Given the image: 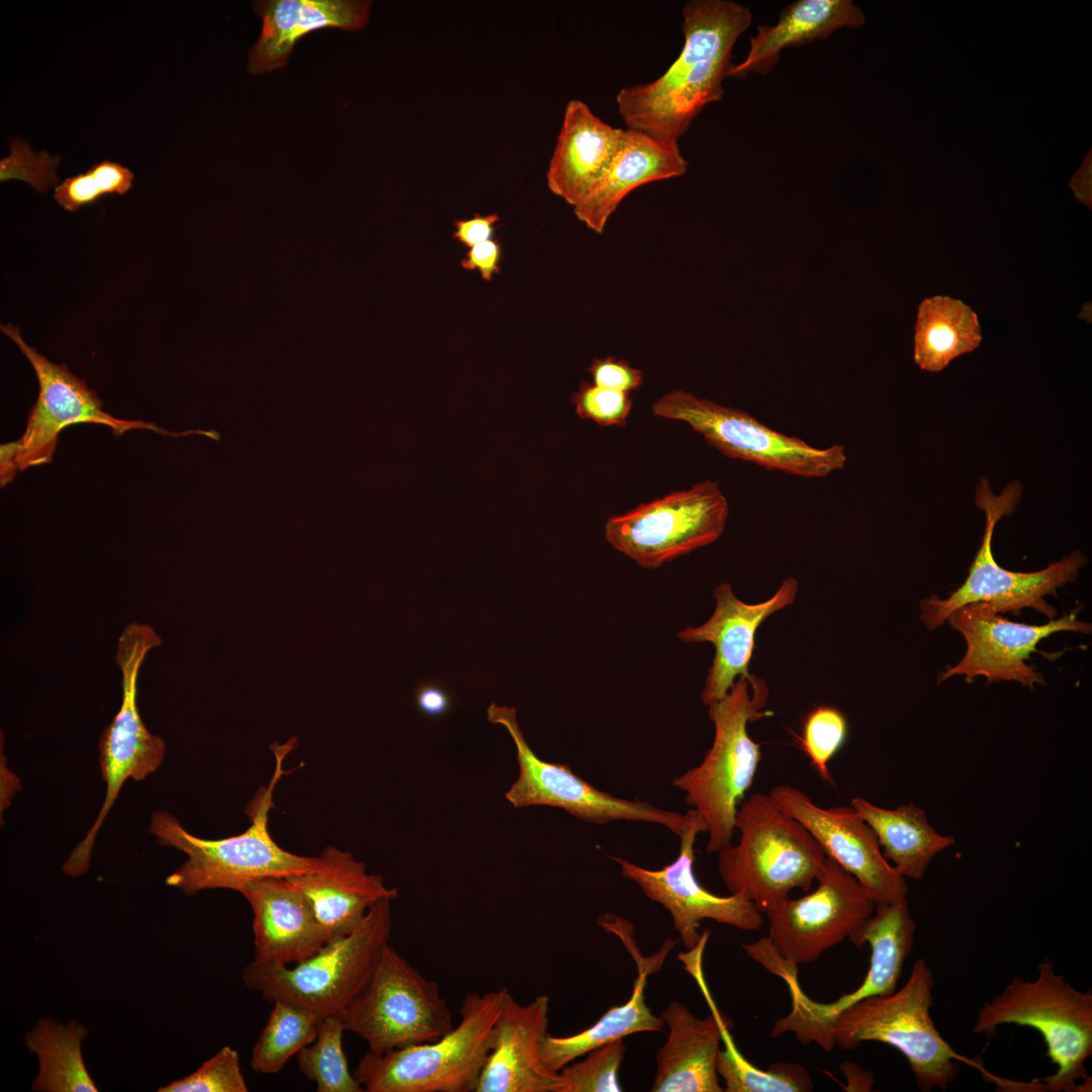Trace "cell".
<instances>
[{
  "label": "cell",
  "instance_id": "obj_1",
  "mask_svg": "<svg viewBox=\"0 0 1092 1092\" xmlns=\"http://www.w3.org/2000/svg\"><path fill=\"white\" fill-rule=\"evenodd\" d=\"M685 43L663 75L617 94L628 129L678 141L709 103L722 99L733 67L732 49L750 25L751 12L728 0H693L682 9Z\"/></svg>",
  "mask_w": 1092,
  "mask_h": 1092
},
{
  "label": "cell",
  "instance_id": "obj_2",
  "mask_svg": "<svg viewBox=\"0 0 1092 1092\" xmlns=\"http://www.w3.org/2000/svg\"><path fill=\"white\" fill-rule=\"evenodd\" d=\"M767 698L763 679L740 675L723 699L708 706L714 739L703 760L671 781L706 822L708 853L732 843L738 807L761 760L760 745L749 736L747 726L764 716Z\"/></svg>",
  "mask_w": 1092,
  "mask_h": 1092
},
{
  "label": "cell",
  "instance_id": "obj_3",
  "mask_svg": "<svg viewBox=\"0 0 1092 1092\" xmlns=\"http://www.w3.org/2000/svg\"><path fill=\"white\" fill-rule=\"evenodd\" d=\"M737 844L718 854V872L730 894H739L761 912L790 897L794 889L809 892L826 854L810 832L783 812L765 793H753L738 807Z\"/></svg>",
  "mask_w": 1092,
  "mask_h": 1092
},
{
  "label": "cell",
  "instance_id": "obj_4",
  "mask_svg": "<svg viewBox=\"0 0 1092 1092\" xmlns=\"http://www.w3.org/2000/svg\"><path fill=\"white\" fill-rule=\"evenodd\" d=\"M1003 1024L1032 1027L1042 1035L1046 1055L1057 1070L1037 1084L1040 1091L1088 1088L1091 1078L1085 1063L1092 1055V993L1073 987L1056 973L1051 960L1038 964L1035 980L1014 977L1001 993L986 1001L972 1032L991 1037Z\"/></svg>",
  "mask_w": 1092,
  "mask_h": 1092
},
{
  "label": "cell",
  "instance_id": "obj_5",
  "mask_svg": "<svg viewBox=\"0 0 1092 1092\" xmlns=\"http://www.w3.org/2000/svg\"><path fill=\"white\" fill-rule=\"evenodd\" d=\"M509 990L468 993L461 1019L440 1038L383 1054L366 1052L353 1074L366 1092H475Z\"/></svg>",
  "mask_w": 1092,
  "mask_h": 1092
},
{
  "label": "cell",
  "instance_id": "obj_6",
  "mask_svg": "<svg viewBox=\"0 0 1092 1092\" xmlns=\"http://www.w3.org/2000/svg\"><path fill=\"white\" fill-rule=\"evenodd\" d=\"M934 985L928 964L917 959L900 990L863 999L835 1017L830 1027L835 1045L889 1044L906 1058L919 1090H945L957 1080L960 1062L979 1065L958 1054L936 1028L930 1016Z\"/></svg>",
  "mask_w": 1092,
  "mask_h": 1092
},
{
  "label": "cell",
  "instance_id": "obj_7",
  "mask_svg": "<svg viewBox=\"0 0 1092 1092\" xmlns=\"http://www.w3.org/2000/svg\"><path fill=\"white\" fill-rule=\"evenodd\" d=\"M286 752H276L277 767L268 788L257 800L252 824L243 833L222 839L197 837L170 813L157 811L150 822V832L159 843L172 846L187 859L165 882L184 894L208 889L237 892L248 884L269 877L286 878L314 870L318 856H302L280 847L268 830V814L273 806V791L282 769Z\"/></svg>",
  "mask_w": 1092,
  "mask_h": 1092
},
{
  "label": "cell",
  "instance_id": "obj_8",
  "mask_svg": "<svg viewBox=\"0 0 1092 1092\" xmlns=\"http://www.w3.org/2000/svg\"><path fill=\"white\" fill-rule=\"evenodd\" d=\"M391 899L370 908L348 934L329 940L294 966L250 962L243 982L269 1002L284 1000L321 1019L343 1015L370 977L391 931Z\"/></svg>",
  "mask_w": 1092,
  "mask_h": 1092
},
{
  "label": "cell",
  "instance_id": "obj_9",
  "mask_svg": "<svg viewBox=\"0 0 1092 1092\" xmlns=\"http://www.w3.org/2000/svg\"><path fill=\"white\" fill-rule=\"evenodd\" d=\"M1022 485L1018 481L1008 484L1001 494L995 495L984 476L976 488L975 504L986 515L982 544L969 569L964 583L947 598L937 596L923 599L920 604V620L929 631L942 626L949 614L972 603H987L997 613H1019L1028 608L1054 620L1057 610L1044 598L1055 596L1058 588L1076 580L1079 570L1087 564V557L1079 550L1054 562L1048 567L1032 571H1010L1001 567L992 553V537L995 525L1005 516H1011L1021 496Z\"/></svg>",
  "mask_w": 1092,
  "mask_h": 1092
},
{
  "label": "cell",
  "instance_id": "obj_10",
  "mask_svg": "<svg viewBox=\"0 0 1092 1092\" xmlns=\"http://www.w3.org/2000/svg\"><path fill=\"white\" fill-rule=\"evenodd\" d=\"M342 1017L346 1031L360 1036L374 1054L433 1041L454 1027L438 984L389 943Z\"/></svg>",
  "mask_w": 1092,
  "mask_h": 1092
},
{
  "label": "cell",
  "instance_id": "obj_11",
  "mask_svg": "<svg viewBox=\"0 0 1092 1092\" xmlns=\"http://www.w3.org/2000/svg\"><path fill=\"white\" fill-rule=\"evenodd\" d=\"M159 645V635L152 626L144 623L128 624L118 638L115 660L122 674L121 705L99 741L100 772L106 784L105 799L87 835L62 867V872L68 876L79 877L88 871L97 832L124 782L128 779L145 780L164 760L166 743L147 729L136 701L140 669L148 652Z\"/></svg>",
  "mask_w": 1092,
  "mask_h": 1092
},
{
  "label": "cell",
  "instance_id": "obj_12",
  "mask_svg": "<svg viewBox=\"0 0 1092 1092\" xmlns=\"http://www.w3.org/2000/svg\"><path fill=\"white\" fill-rule=\"evenodd\" d=\"M655 416L681 421L729 458L751 462L768 470L820 478L841 470L844 446L816 448L782 434L749 414L700 398L684 390L662 395L652 405Z\"/></svg>",
  "mask_w": 1092,
  "mask_h": 1092
},
{
  "label": "cell",
  "instance_id": "obj_13",
  "mask_svg": "<svg viewBox=\"0 0 1092 1092\" xmlns=\"http://www.w3.org/2000/svg\"><path fill=\"white\" fill-rule=\"evenodd\" d=\"M875 910L849 936L857 948L871 945L870 968L861 985L833 1002L820 1003L803 992L798 979L787 981L791 1011L776 1020L769 1031L771 1037L791 1032L802 1044L815 1042L828 1053L835 1048L830 1027L838 1014L863 999L897 990L904 963L914 946L916 923L907 897L878 903Z\"/></svg>",
  "mask_w": 1092,
  "mask_h": 1092
},
{
  "label": "cell",
  "instance_id": "obj_14",
  "mask_svg": "<svg viewBox=\"0 0 1092 1092\" xmlns=\"http://www.w3.org/2000/svg\"><path fill=\"white\" fill-rule=\"evenodd\" d=\"M729 515L719 484L704 480L609 518L605 538L644 568H657L715 542Z\"/></svg>",
  "mask_w": 1092,
  "mask_h": 1092
},
{
  "label": "cell",
  "instance_id": "obj_15",
  "mask_svg": "<svg viewBox=\"0 0 1092 1092\" xmlns=\"http://www.w3.org/2000/svg\"><path fill=\"white\" fill-rule=\"evenodd\" d=\"M487 721L503 725L516 746L519 775L505 795L515 808L556 807L598 825L619 820L654 823L666 827L677 836L687 827L690 811L679 814L647 802L613 796L574 774L567 763L541 759L521 731L515 708L491 703L487 708Z\"/></svg>",
  "mask_w": 1092,
  "mask_h": 1092
},
{
  "label": "cell",
  "instance_id": "obj_16",
  "mask_svg": "<svg viewBox=\"0 0 1092 1092\" xmlns=\"http://www.w3.org/2000/svg\"><path fill=\"white\" fill-rule=\"evenodd\" d=\"M1 331L17 345L31 364L39 387L37 399L28 414L25 431L17 441L16 462L20 470L52 462L60 433L80 423L109 427L117 436L129 430H150L175 438L200 435L214 441L220 439L214 430L171 432L153 423L115 418L102 408V401L85 380L74 375L65 364L51 362L29 346L17 327L1 325Z\"/></svg>",
  "mask_w": 1092,
  "mask_h": 1092
},
{
  "label": "cell",
  "instance_id": "obj_17",
  "mask_svg": "<svg viewBox=\"0 0 1092 1092\" xmlns=\"http://www.w3.org/2000/svg\"><path fill=\"white\" fill-rule=\"evenodd\" d=\"M816 889L766 910L767 939L787 962H815L842 942L874 913L875 902L857 880L826 856Z\"/></svg>",
  "mask_w": 1092,
  "mask_h": 1092
},
{
  "label": "cell",
  "instance_id": "obj_18",
  "mask_svg": "<svg viewBox=\"0 0 1092 1092\" xmlns=\"http://www.w3.org/2000/svg\"><path fill=\"white\" fill-rule=\"evenodd\" d=\"M679 837L675 860L659 870H649L625 858L611 856L620 866L621 876L638 885L651 901L662 905L671 915L673 926L684 946L691 950L702 940L701 921L711 919L744 931L758 930L762 912L739 894L719 896L708 891L694 874V845L699 833L707 832L704 819L694 810Z\"/></svg>",
  "mask_w": 1092,
  "mask_h": 1092
},
{
  "label": "cell",
  "instance_id": "obj_19",
  "mask_svg": "<svg viewBox=\"0 0 1092 1092\" xmlns=\"http://www.w3.org/2000/svg\"><path fill=\"white\" fill-rule=\"evenodd\" d=\"M946 621L960 632L966 642V652L953 666L938 675V684L954 675L968 680L985 676L988 680L1017 681L1033 688L1045 686L1042 673L1026 663L1037 644L1052 634L1062 631L1091 633V624L1077 619L1075 612L1044 625L1012 622L999 615L987 603H972L952 611Z\"/></svg>",
  "mask_w": 1092,
  "mask_h": 1092
},
{
  "label": "cell",
  "instance_id": "obj_20",
  "mask_svg": "<svg viewBox=\"0 0 1092 1092\" xmlns=\"http://www.w3.org/2000/svg\"><path fill=\"white\" fill-rule=\"evenodd\" d=\"M768 795L810 832L826 856L857 880L875 904L907 897L906 878L886 859L874 830L852 806L823 808L790 785H777Z\"/></svg>",
  "mask_w": 1092,
  "mask_h": 1092
},
{
  "label": "cell",
  "instance_id": "obj_21",
  "mask_svg": "<svg viewBox=\"0 0 1092 1092\" xmlns=\"http://www.w3.org/2000/svg\"><path fill=\"white\" fill-rule=\"evenodd\" d=\"M797 592L798 581L788 577L768 600L747 604L734 595L730 583L722 582L714 588L716 607L709 620L678 632L684 642H710L715 647L701 693L706 706L723 699L740 675L750 674L748 666L758 627L774 613L791 606Z\"/></svg>",
  "mask_w": 1092,
  "mask_h": 1092
},
{
  "label": "cell",
  "instance_id": "obj_22",
  "mask_svg": "<svg viewBox=\"0 0 1092 1092\" xmlns=\"http://www.w3.org/2000/svg\"><path fill=\"white\" fill-rule=\"evenodd\" d=\"M549 1001L541 995L521 1005L508 992L475 1092H555L557 1073L549 1072L541 1059Z\"/></svg>",
  "mask_w": 1092,
  "mask_h": 1092
},
{
  "label": "cell",
  "instance_id": "obj_23",
  "mask_svg": "<svg viewBox=\"0 0 1092 1092\" xmlns=\"http://www.w3.org/2000/svg\"><path fill=\"white\" fill-rule=\"evenodd\" d=\"M240 893L253 911V962L295 965L329 941L309 902L286 878L260 879Z\"/></svg>",
  "mask_w": 1092,
  "mask_h": 1092
},
{
  "label": "cell",
  "instance_id": "obj_24",
  "mask_svg": "<svg viewBox=\"0 0 1092 1092\" xmlns=\"http://www.w3.org/2000/svg\"><path fill=\"white\" fill-rule=\"evenodd\" d=\"M286 879L309 902L329 940L351 932L378 901L397 896L380 875L368 874L364 862L332 845L314 870Z\"/></svg>",
  "mask_w": 1092,
  "mask_h": 1092
},
{
  "label": "cell",
  "instance_id": "obj_25",
  "mask_svg": "<svg viewBox=\"0 0 1092 1092\" xmlns=\"http://www.w3.org/2000/svg\"><path fill=\"white\" fill-rule=\"evenodd\" d=\"M705 991L712 1014L699 1018L676 1000L660 1012L668 1028L666 1042L656 1054L652 1092H722L717 1073L723 1029L730 1020L721 1015Z\"/></svg>",
  "mask_w": 1092,
  "mask_h": 1092
},
{
  "label": "cell",
  "instance_id": "obj_26",
  "mask_svg": "<svg viewBox=\"0 0 1092 1092\" xmlns=\"http://www.w3.org/2000/svg\"><path fill=\"white\" fill-rule=\"evenodd\" d=\"M370 6V1L354 0L255 2L253 8L262 20V29L249 52L248 71L260 74L283 68L294 46L312 31L361 29L369 20Z\"/></svg>",
  "mask_w": 1092,
  "mask_h": 1092
},
{
  "label": "cell",
  "instance_id": "obj_27",
  "mask_svg": "<svg viewBox=\"0 0 1092 1092\" xmlns=\"http://www.w3.org/2000/svg\"><path fill=\"white\" fill-rule=\"evenodd\" d=\"M688 162L676 141L623 129L616 155L602 180L573 209L589 230L603 233L620 202L637 187L682 175Z\"/></svg>",
  "mask_w": 1092,
  "mask_h": 1092
},
{
  "label": "cell",
  "instance_id": "obj_28",
  "mask_svg": "<svg viewBox=\"0 0 1092 1092\" xmlns=\"http://www.w3.org/2000/svg\"><path fill=\"white\" fill-rule=\"evenodd\" d=\"M622 132L584 102L570 100L546 174L550 191L573 207L579 203L607 173Z\"/></svg>",
  "mask_w": 1092,
  "mask_h": 1092
},
{
  "label": "cell",
  "instance_id": "obj_29",
  "mask_svg": "<svg viewBox=\"0 0 1092 1092\" xmlns=\"http://www.w3.org/2000/svg\"><path fill=\"white\" fill-rule=\"evenodd\" d=\"M864 22L861 10L850 0H799L786 6L772 26H759L750 38L747 57L733 65L729 77L742 78L751 72L772 70L782 50L828 37L843 28H858Z\"/></svg>",
  "mask_w": 1092,
  "mask_h": 1092
},
{
  "label": "cell",
  "instance_id": "obj_30",
  "mask_svg": "<svg viewBox=\"0 0 1092 1092\" xmlns=\"http://www.w3.org/2000/svg\"><path fill=\"white\" fill-rule=\"evenodd\" d=\"M850 806L874 830L884 856L904 878L922 879L933 857L954 844V838L938 833L926 812L913 803L886 809L854 797Z\"/></svg>",
  "mask_w": 1092,
  "mask_h": 1092
},
{
  "label": "cell",
  "instance_id": "obj_31",
  "mask_svg": "<svg viewBox=\"0 0 1092 1092\" xmlns=\"http://www.w3.org/2000/svg\"><path fill=\"white\" fill-rule=\"evenodd\" d=\"M650 969L648 964H639L630 999L621 1006L610 1008L590 1027L568 1036L548 1033L541 1046L544 1067L556 1074L578 1057L606 1043L637 1032L661 1031L664 1024L662 1019L655 1016L645 1003L644 987Z\"/></svg>",
  "mask_w": 1092,
  "mask_h": 1092
},
{
  "label": "cell",
  "instance_id": "obj_32",
  "mask_svg": "<svg viewBox=\"0 0 1092 1092\" xmlns=\"http://www.w3.org/2000/svg\"><path fill=\"white\" fill-rule=\"evenodd\" d=\"M89 1029L76 1020L66 1023L41 1017L25 1034L27 1050L35 1055L38 1072L31 1084L35 1092H97L82 1054Z\"/></svg>",
  "mask_w": 1092,
  "mask_h": 1092
},
{
  "label": "cell",
  "instance_id": "obj_33",
  "mask_svg": "<svg viewBox=\"0 0 1092 1092\" xmlns=\"http://www.w3.org/2000/svg\"><path fill=\"white\" fill-rule=\"evenodd\" d=\"M981 341L978 315L962 300L936 295L919 304L914 361L922 370L938 372L954 358L977 349Z\"/></svg>",
  "mask_w": 1092,
  "mask_h": 1092
},
{
  "label": "cell",
  "instance_id": "obj_34",
  "mask_svg": "<svg viewBox=\"0 0 1092 1092\" xmlns=\"http://www.w3.org/2000/svg\"><path fill=\"white\" fill-rule=\"evenodd\" d=\"M267 1022L255 1042L251 1067L256 1073L276 1074L316 1037L321 1018L310 1010L274 1000Z\"/></svg>",
  "mask_w": 1092,
  "mask_h": 1092
},
{
  "label": "cell",
  "instance_id": "obj_35",
  "mask_svg": "<svg viewBox=\"0 0 1092 1092\" xmlns=\"http://www.w3.org/2000/svg\"><path fill=\"white\" fill-rule=\"evenodd\" d=\"M723 1029L721 1049L717 1058V1073L725 1083L726 1092H807L813 1089L811 1076L796 1063H775L767 1070L751 1064L740 1054L729 1032Z\"/></svg>",
  "mask_w": 1092,
  "mask_h": 1092
},
{
  "label": "cell",
  "instance_id": "obj_36",
  "mask_svg": "<svg viewBox=\"0 0 1092 1092\" xmlns=\"http://www.w3.org/2000/svg\"><path fill=\"white\" fill-rule=\"evenodd\" d=\"M342 1015L321 1019L315 1039L297 1054L298 1069L317 1092H364L348 1067L343 1049Z\"/></svg>",
  "mask_w": 1092,
  "mask_h": 1092
},
{
  "label": "cell",
  "instance_id": "obj_37",
  "mask_svg": "<svg viewBox=\"0 0 1092 1092\" xmlns=\"http://www.w3.org/2000/svg\"><path fill=\"white\" fill-rule=\"evenodd\" d=\"M626 1046L623 1038L588 1052L578 1063L569 1064L557 1073L555 1092H619L618 1072Z\"/></svg>",
  "mask_w": 1092,
  "mask_h": 1092
},
{
  "label": "cell",
  "instance_id": "obj_38",
  "mask_svg": "<svg viewBox=\"0 0 1092 1092\" xmlns=\"http://www.w3.org/2000/svg\"><path fill=\"white\" fill-rule=\"evenodd\" d=\"M847 730L846 718L831 706L814 708L804 720L800 742L819 776L828 783L832 782L828 763L844 744Z\"/></svg>",
  "mask_w": 1092,
  "mask_h": 1092
},
{
  "label": "cell",
  "instance_id": "obj_39",
  "mask_svg": "<svg viewBox=\"0 0 1092 1092\" xmlns=\"http://www.w3.org/2000/svg\"><path fill=\"white\" fill-rule=\"evenodd\" d=\"M159 1092H247L239 1053L222 1046L188 1076L160 1087Z\"/></svg>",
  "mask_w": 1092,
  "mask_h": 1092
},
{
  "label": "cell",
  "instance_id": "obj_40",
  "mask_svg": "<svg viewBox=\"0 0 1092 1092\" xmlns=\"http://www.w3.org/2000/svg\"><path fill=\"white\" fill-rule=\"evenodd\" d=\"M11 152L0 161V180L20 179L26 181L40 192L57 182L56 167L59 156L47 152L33 153L28 144L19 138H13L9 144Z\"/></svg>",
  "mask_w": 1092,
  "mask_h": 1092
},
{
  "label": "cell",
  "instance_id": "obj_41",
  "mask_svg": "<svg viewBox=\"0 0 1092 1092\" xmlns=\"http://www.w3.org/2000/svg\"><path fill=\"white\" fill-rule=\"evenodd\" d=\"M573 403L581 419L601 426H624L632 407L629 392L598 386L583 381L573 394Z\"/></svg>",
  "mask_w": 1092,
  "mask_h": 1092
},
{
  "label": "cell",
  "instance_id": "obj_42",
  "mask_svg": "<svg viewBox=\"0 0 1092 1092\" xmlns=\"http://www.w3.org/2000/svg\"><path fill=\"white\" fill-rule=\"evenodd\" d=\"M588 372L594 384L629 393L639 388L643 381L640 370L615 357L596 359L590 364Z\"/></svg>",
  "mask_w": 1092,
  "mask_h": 1092
},
{
  "label": "cell",
  "instance_id": "obj_43",
  "mask_svg": "<svg viewBox=\"0 0 1092 1092\" xmlns=\"http://www.w3.org/2000/svg\"><path fill=\"white\" fill-rule=\"evenodd\" d=\"M101 190L88 170L68 177L55 186L54 197L67 211H75L102 197Z\"/></svg>",
  "mask_w": 1092,
  "mask_h": 1092
},
{
  "label": "cell",
  "instance_id": "obj_44",
  "mask_svg": "<svg viewBox=\"0 0 1092 1092\" xmlns=\"http://www.w3.org/2000/svg\"><path fill=\"white\" fill-rule=\"evenodd\" d=\"M90 173L97 182L102 195L125 194L132 187L133 173L119 163L103 160L92 165Z\"/></svg>",
  "mask_w": 1092,
  "mask_h": 1092
},
{
  "label": "cell",
  "instance_id": "obj_45",
  "mask_svg": "<svg viewBox=\"0 0 1092 1092\" xmlns=\"http://www.w3.org/2000/svg\"><path fill=\"white\" fill-rule=\"evenodd\" d=\"M502 248L497 241L488 240L470 248L461 260L466 270L479 271L483 280L490 281L500 271Z\"/></svg>",
  "mask_w": 1092,
  "mask_h": 1092
},
{
  "label": "cell",
  "instance_id": "obj_46",
  "mask_svg": "<svg viewBox=\"0 0 1092 1092\" xmlns=\"http://www.w3.org/2000/svg\"><path fill=\"white\" fill-rule=\"evenodd\" d=\"M498 219L496 213H491L487 215L474 214L471 218L456 220L453 238L471 248L491 240L495 230L494 224Z\"/></svg>",
  "mask_w": 1092,
  "mask_h": 1092
},
{
  "label": "cell",
  "instance_id": "obj_47",
  "mask_svg": "<svg viewBox=\"0 0 1092 1092\" xmlns=\"http://www.w3.org/2000/svg\"><path fill=\"white\" fill-rule=\"evenodd\" d=\"M415 702L418 710L425 716L439 718L449 712L452 700L442 686L435 681H424L415 694Z\"/></svg>",
  "mask_w": 1092,
  "mask_h": 1092
},
{
  "label": "cell",
  "instance_id": "obj_48",
  "mask_svg": "<svg viewBox=\"0 0 1092 1092\" xmlns=\"http://www.w3.org/2000/svg\"><path fill=\"white\" fill-rule=\"evenodd\" d=\"M17 448H18L17 441L13 442V443H7L5 445H1V453H0V456H1V464H0L1 473H0V476L1 477L0 478H1V485L2 486L6 485L8 482H10L13 479V477L15 475V471L18 469L17 462H16Z\"/></svg>",
  "mask_w": 1092,
  "mask_h": 1092
},
{
  "label": "cell",
  "instance_id": "obj_49",
  "mask_svg": "<svg viewBox=\"0 0 1092 1092\" xmlns=\"http://www.w3.org/2000/svg\"><path fill=\"white\" fill-rule=\"evenodd\" d=\"M1071 187L1074 189L1076 196L1082 202L1091 205V164L1090 159L1086 161V164L1079 170L1075 178L1071 182Z\"/></svg>",
  "mask_w": 1092,
  "mask_h": 1092
}]
</instances>
